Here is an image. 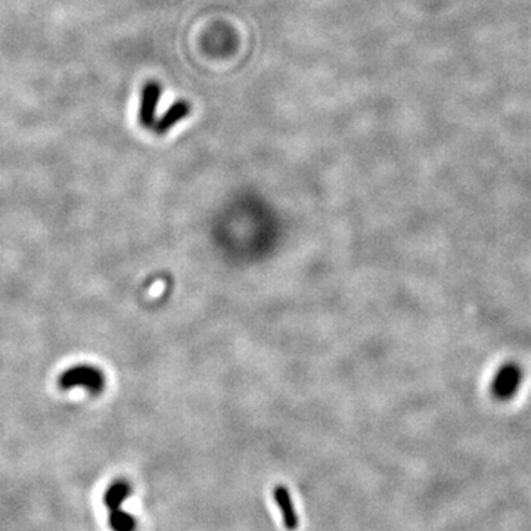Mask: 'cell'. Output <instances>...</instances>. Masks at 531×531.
<instances>
[{
  "instance_id": "1",
  "label": "cell",
  "mask_w": 531,
  "mask_h": 531,
  "mask_svg": "<svg viewBox=\"0 0 531 531\" xmlns=\"http://www.w3.org/2000/svg\"><path fill=\"white\" fill-rule=\"evenodd\" d=\"M58 384L63 390L83 387L92 396H97L105 388V377L100 369L92 365H77L65 370L59 377Z\"/></svg>"
},
{
  "instance_id": "2",
  "label": "cell",
  "mask_w": 531,
  "mask_h": 531,
  "mask_svg": "<svg viewBox=\"0 0 531 531\" xmlns=\"http://www.w3.org/2000/svg\"><path fill=\"white\" fill-rule=\"evenodd\" d=\"M522 380L521 369L515 363L503 365L491 382V392L499 400H509L515 396Z\"/></svg>"
},
{
  "instance_id": "3",
  "label": "cell",
  "mask_w": 531,
  "mask_h": 531,
  "mask_svg": "<svg viewBox=\"0 0 531 531\" xmlns=\"http://www.w3.org/2000/svg\"><path fill=\"white\" fill-rule=\"evenodd\" d=\"M161 97V86L159 82H148L141 95L139 123L146 129H154L156 122V107Z\"/></svg>"
},
{
  "instance_id": "4",
  "label": "cell",
  "mask_w": 531,
  "mask_h": 531,
  "mask_svg": "<svg viewBox=\"0 0 531 531\" xmlns=\"http://www.w3.org/2000/svg\"><path fill=\"white\" fill-rule=\"evenodd\" d=\"M273 496H274V502H277L281 510L282 522L286 527V530L289 531L297 530L300 525V520L297 515V510H295L294 508L289 490L285 486H277L273 490Z\"/></svg>"
},
{
  "instance_id": "5",
  "label": "cell",
  "mask_w": 531,
  "mask_h": 531,
  "mask_svg": "<svg viewBox=\"0 0 531 531\" xmlns=\"http://www.w3.org/2000/svg\"><path fill=\"white\" fill-rule=\"evenodd\" d=\"M192 112V105L186 101L174 102L160 118H156L154 132L156 134H164L177 123H181L183 118H186Z\"/></svg>"
},
{
  "instance_id": "6",
  "label": "cell",
  "mask_w": 531,
  "mask_h": 531,
  "mask_svg": "<svg viewBox=\"0 0 531 531\" xmlns=\"http://www.w3.org/2000/svg\"><path fill=\"white\" fill-rule=\"evenodd\" d=\"M132 486L126 480H115L105 491L104 503L109 510L120 509L123 503L132 496Z\"/></svg>"
},
{
  "instance_id": "7",
  "label": "cell",
  "mask_w": 531,
  "mask_h": 531,
  "mask_svg": "<svg viewBox=\"0 0 531 531\" xmlns=\"http://www.w3.org/2000/svg\"><path fill=\"white\" fill-rule=\"evenodd\" d=\"M109 527L114 531H134L136 530V518L120 509H114L109 513Z\"/></svg>"
}]
</instances>
